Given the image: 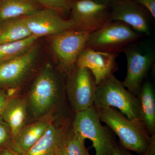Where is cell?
Returning a JSON list of instances; mask_svg holds the SVG:
<instances>
[{
  "label": "cell",
  "mask_w": 155,
  "mask_h": 155,
  "mask_svg": "<svg viewBox=\"0 0 155 155\" xmlns=\"http://www.w3.org/2000/svg\"><path fill=\"white\" fill-rule=\"evenodd\" d=\"M62 88L52 66L47 64L34 81L28 97V110L36 120L46 116L58 107L62 99Z\"/></svg>",
  "instance_id": "obj_1"
},
{
  "label": "cell",
  "mask_w": 155,
  "mask_h": 155,
  "mask_svg": "<svg viewBox=\"0 0 155 155\" xmlns=\"http://www.w3.org/2000/svg\"><path fill=\"white\" fill-rule=\"evenodd\" d=\"M96 109L101 121L118 136L122 147L140 155L146 150L150 136L140 120L128 119L115 108Z\"/></svg>",
  "instance_id": "obj_2"
},
{
  "label": "cell",
  "mask_w": 155,
  "mask_h": 155,
  "mask_svg": "<svg viewBox=\"0 0 155 155\" xmlns=\"http://www.w3.org/2000/svg\"><path fill=\"white\" fill-rule=\"evenodd\" d=\"M94 105L96 108H116L127 119L140 120L138 97L127 90L114 74L97 85Z\"/></svg>",
  "instance_id": "obj_3"
},
{
  "label": "cell",
  "mask_w": 155,
  "mask_h": 155,
  "mask_svg": "<svg viewBox=\"0 0 155 155\" xmlns=\"http://www.w3.org/2000/svg\"><path fill=\"white\" fill-rule=\"evenodd\" d=\"M72 128L84 139L92 142L95 155H112L117 143L114 133L108 126L101 124L94 105L75 113Z\"/></svg>",
  "instance_id": "obj_4"
},
{
  "label": "cell",
  "mask_w": 155,
  "mask_h": 155,
  "mask_svg": "<svg viewBox=\"0 0 155 155\" xmlns=\"http://www.w3.org/2000/svg\"><path fill=\"white\" fill-rule=\"evenodd\" d=\"M140 40L128 45L122 51L127 62V74L122 83L136 96L155 60L153 45Z\"/></svg>",
  "instance_id": "obj_5"
},
{
  "label": "cell",
  "mask_w": 155,
  "mask_h": 155,
  "mask_svg": "<svg viewBox=\"0 0 155 155\" xmlns=\"http://www.w3.org/2000/svg\"><path fill=\"white\" fill-rule=\"evenodd\" d=\"M144 37L123 22L111 21L90 34L85 48L119 54Z\"/></svg>",
  "instance_id": "obj_6"
},
{
  "label": "cell",
  "mask_w": 155,
  "mask_h": 155,
  "mask_svg": "<svg viewBox=\"0 0 155 155\" xmlns=\"http://www.w3.org/2000/svg\"><path fill=\"white\" fill-rule=\"evenodd\" d=\"M110 3L104 0H74L70 12L75 29L91 33L110 22Z\"/></svg>",
  "instance_id": "obj_7"
},
{
  "label": "cell",
  "mask_w": 155,
  "mask_h": 155,
  "mask_svg": "<svg viewBox=\"0 0 155 155\" xmlns=\"http://www.w3.org/2000/svg\"><path fill=\"white\" fill-rule=\"evenodd\" d=\"M67 74L66 90L73 111L77 113L94 105L97 84L91 71L75 65Z\"/></svg>",
  "instance_id": "obj_8"
},
{
  "label": "cell",
  "mask_w": 155,
  "mask_h": 155,
  "mask_svg": "<svg viewBox=\"0 0 155 155\" xmlns=\"http://www.w3.org/2000/svg\"><path fill=\"white\" fill-rule=\"evenodd\" d=\"M90 34L72 29L51 36V48L62 71L67 74L75 67Z\"/></svg>",
  "instance_id": "obj_9"
},
{
  "label": "cell",
  "mask_w": 155,
  "mask_h": 155,
  "mask_svg": "<svg viewBox=\"0 0 155 155\" xmlns=\"http://www.w3.org/2000/svg\"><path fill=\"white\" fill-rule=\"evenodd\" d=\"M32 35L38 38L52 36L69 29H75L71 19H66L61 14L51 9H40L23 17Z\"/></svg>",
  "instance_id": "obj_10"
},
{
  "label": "cell",
  "mask_w": 155,
  "mask_h": 155,
  "mask_svg": "<svg viewBox=\"0 0 155 155\" xmlns=\"http://www.w3.org/2000/svg\"><path fill=\"white\" fill-rule=\"evenodd\" d=\"M146 9L133 0H114L110 3L111 21H119L145 36L151 30Z\"/></svg>",
  "instance_id": "obj_11"
},
{
  "label": "cell",
  "mask_w": 155,
  "mask_h": 155,
  "mask_svg": "<svg viewBox=\"0 0 155 155\" xmlns=\"http://www.w3.org/2000/svg\"><path fill=\"white\" fill-rule=\"evenodd\" d=\"M36 44L23 55L0 66V87L13 89L25 81L34 67L38 53Z\"/></svg>",
  "instance_id": "obj_12"
},
{
  "label": "cell",
  "mask_w": 155,
  "mask_h": 155,
  "mask_svg": "<svg viewBox=\"0 0 155 155\" xmlns=\"http://www.w3.org/2000/svg\"><path fill=\"white\" fill-rule=\"evenodd\" d=\"M118 53L85 48L78 58L76 65L88 69L97 85L118 69Z\"/></svg>",
  "instance_id": "obj_13"
},
{
  "label": "cell",
  "mask_w": 155,
  "mask_h": 155,
  "mask_svg": "<svg viewBox=\"0 0 155 155\" xmlns=\"http://www.w3.org/2000/svg\"><path fill=\"white\" fill-rule=\"evenodd\" d=\"M52 121L39 119L25 125L11 141L9 147L21 155L26 152L45 134Z\"/></svg>",
  "instance_id": "obj_14"
},
{
  "label": "cell",
  "mask_w": 155,
  "mask_h": 155,
  "mask_svg": "<svg viewBox=\"0 0 155 155\" xmlns=\"http://www.w3.org/2000/svg\"><path fill=\"white\" fill-rule=\"evenodd\" d=\"M68 125L67 122L58 127L51 122L41 138L22 155H58Z\"/></svg>",
  "instance_id": "obj_15"
},
{
  "label": "cell",
  "mask_w": 155,
  "mask_h": 155,
  "mask_svg": "<svg viewBox=\"0 0 155 155\" xmlns=\"http://www.w3.org/2000/svg\"><path fill=\"white\" fill-rule=\"evenodd\" d=\"M28 110L26 97H15L7 102L1 117L10 127L12 141L25 125Z\"/></svg>",
  "instance_id": "obj_16"
},
{
  "label": "cell",
  "mask_w": 155,
  "mask_h": 155,
  "mask_svg": "<svg viewBox=\"0 0 155 155\" xmlns=\"http://www.w3.org/2000/svg\"><path fill=\"white\" fill-rule=\"evenodd\" d=\"M139 120L150 136L155 134V94L153 84L148 81L143 83L138 94Z\"/></svg>",
  "instance_id": "obj_17"
},
{
  "label": "cell",
  "mask_w": 155,
  "mask_h": 155,
  "mask_svg": "<svg viewBox=\"0 0 155 155\" xmlns=\"http://www.w3.org/2000/svg\"><path fill=\"white\" fill-rule=\"evenodd\" d=\"M40 9L34 0H0V22L27 16Z\"/></svg>",
  "instance_id": "obj_18"
},
{
  "label": "cell",
  "mask_w": 155,
  "mask_h": 155,
  "mask_svg": "<svg viewBox=\"0 0 155 155\" xmlns=\"http://www.w3.org/2000/svg\"><path fill=\"white\" fill-rule=\"evenodd\" d=\"M31 35L23 17L0 22V45L22 40Z\"/></svg>",
  "instance_id": "obj_19"
},
{
  "label": "cell",
  "mask_w": 155,
  "mask_h": 155,
  "mask_svg": "<svg viewBox=\"0 0 155 155\" xmlns=\"http://www.w3.org/2000/svg\"><path fill=\"white\" fill-rule=\"evenodd\" d=\"M38 38L31 35L22 40L0 45V66L27 53L36 44Z\"/></svg>",
  "instance_id": "obj_20"
},
{
  "label": "cell",
  "mask_w": 155,
  "mask_h": 155,
  "mask_svg": "<svg viewBox=\"0 0 155 155\" xmlns=\"http://www.w3.org/2000/svg\"><path fill=\"white\" fill-rule=\"evenodd\" d=\"M85 139L68 125L64 136V143L69 155H91L85 145Z\"/></svg>",
  "instance_id": "obj_21"
},
{
  "label": "cell",
  "mask_w": 155,
  "mask_h": 155,
  "mask_svg": "<svg viewBox=\"0 0 155 155\" xmlns=\"http://www.w3.org/2000/svg\"><path fill=\"white\" fill-rule=\"evenodd\" d=\"M45 8L51 9L61 13L70 12L74 0H34Z\"/></svg>",
  "instance_id": "obj_22"
},
{
  "label": "cell",
  "mask_w": 155,
  "mask_h": 155,
  "mask_svg": "<svg viewBox=\"0 0 155 155\" xmlns=\"http://www.w3.org/2000/svg\"><path fill=\"white\" fill-rule=\"evenodd\" d=\"M12 140L10 127L2 117H0V147H9Z\"/></svg>",
  "instance_id": "obj_23"
},
{
  "label": "cell",
  "mask_w": 155,
  "mask_h": 155,
  "mask_svg": "<svg viewBox=\"0 0 155 155\" xmlns=\"http://www.w3.org/2000/svg\"><path fill=\"white\" fill-rule=\"evenodd\" d=\"M144 8L151 14L153 18H155V0H133Z\"/></svg>",
  "instance_id": "obj_24"
},
{
  "label": "cell",
  "mask_w": 155,
  "mask_h": 155,
  "mask_svg": "<svg viewBox=\"0 0 155 155\" xmlns=\"http://www.w3.org/2000/svg\"><path fill=\"white\" fill-rule=\"evenodd\" d=\"M112 155H134L130 151L122 146L119 143H117L114 147Z\"/></svg>",
  "instance_id": "obj_25"
},
{
  "label": "cell",
  "mask_w": 155,
  "mask_h": 155,
  "mask_svg": "<svg viewBox=\"0 0 155 155\" xmlns=\"http://www.w3.org/2000/svg\"><path fill=\"white\" fill-rule=\"evenodd\" d=\"M140 155H155V134L150 136L149 145L146 150Z\"/></svg>",
  "instance_id": "obj_26"
},
{
  "label": "cell",
  "mask_w": 155,
  "mask_h": 155,
  "mask_svg": "<svg viewBox=\"0 0 155 155\" xmlns=\"http://www.w3.org/2000/svg\"><path fill=\"white\" fill-rule=\"evenodd\" d=\"M8 100V96L4 93L0 91V117L2 116L3 110Z\"/></svg>",
  "instance_id": "obj_27"
},
{
  "label": "cell",
  "mask_w": 155,
  "mask_h": 155,
  "mask_svg": "<svg viewBox=\"0 0 155 155\" xmlns=\"http://www.w3.org/2000/svg\"><path fill=\"white\" fill-rule=\"evenodd\" d=\"M0 155H21L9 147L2 148Z\"/></svg>",
  "instance_id": "obj_28"
},
{
  "label": "cell",
  "mask_w": 155,
  "mask_h": 155,
  "mask_svg": "<svg viewBox=\"0 0 155 155\" xmlns=\"http://www.w3.org/2000/svg\"><path fill=\"white\" fill-rule=\"evenodd\" d=\"M65 131H66V130H65ZM64 136H65V133H64V137H63V140H62V141L61 142V146H60L58 155H69L67 153L66 147L65 146V143H64Z\"/></svg>",
  "instance_id": "obj_29"
},
{
  "label": "cell",
  "mask_w": 155,
  "mask_h": 155,
  "mask_svg": "<svg viewBox=\"0 0 155 155\" xmlns=\"http://www.w3.org/2000/svg\"><path fill=\"white\" fill-rule=\"evenodd\" d=\"M104 1H107V2H112V1H114V0H104Z\"/></svg>",
  "instance_id": "obj_30"
},
{
  "label": "cell",
  "mask_w": 155,
  "mask_h": 155,
  "mask_svg": "<svg viewBox=\"0 0 155 155\" xmlns=\"http://www.w3.org/2000/svg\"><path fill=\"white\" fill-rule=\"evenodd\" d=\"M2 148L0 147V151H1V150L2 149Z\"/></svg>",
  "instance_id": "obj_31"
}]
</instances>
